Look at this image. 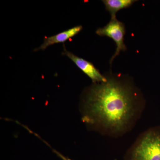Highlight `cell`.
Returning <instances> with one entry per match:
<instances>
[{
    "instance_id": "3957f363",
    "label": "cell",
    "mask_w": 160,
    "mask_h": 160,
    "mask_svg": "<svg viewBox=\"0 0 160 160\" xmlns=\"http://www.w3.org/2000/svg\"><path fill=\"white\" fill-rule=\"evenodd\" d=\"M96 33L98 35L111 38L116 43V50L110 61L111 65L115 58L119 55L120 52L127 49L124 43V36L126 33L125 25L117 18L111 19L106 26L98 29Z\"/></svg>"
},
{
    "instance_id": "52a82bcc",
    "label": "cell",
    "mask_w": 160,
    "mask_h": 160,
    "mask_svg": "<svg viewBox=\"0 0 160 160\" xmlns=\"http://www.w3.org/2000/svg\"><path fill=\"white\" fill-rule=\"evenodd\" d=\"M55 152H56V153L58 155V156H59L60 158H61L63 160H72L71 159H70L68 158H66V157H65L64 156H63L61 154H60V153H59L57 151H54Z\"/></svg>"
},
{
    "instance_id": "6da1fadb",
    "label": "cell",
    "mask_w": 160,
    "mask_h": 160,
    "mask_svg": "<svg viewBox=\"0 0 160 160\" xmlns=\"http://www.w3.org/2000/svg\"><path fill=\"white\" fill-rule=\"evenodd\" d=\"M106 77V82L95 83L88 90L83 121L104 134L117 137L133 128L145 102L141 92L130 80L120 75Z\"/></svg>"
},
{
    "instance_id": "277c9868",
    "label": "cell",
    "mask_w": 160,
    "mask_h": 160,
    "mask_svg": "<svg viewBox=\"0 0 160 160\" xmlns=\"http://www.w3.org/2000/svg\"><path fill=\"white\" fill-rule=\"evenodd\" d=\"M62 54L71 59L84 73L91 79L93 82H105L107 81L106 76L101 74L99 71L90 62L78 57L72 52L68 51L65 48H64Z\"/></svg>"
},
{
    "instance_id": "8992f818",
    "label": "cell",
    "mask_w": 160,
    "mask_h": 160,
    "mask_svg": "<svg viewBox=\"0 0 160 160\" xmlns=\"http://www.w3.org/2000/svg\"><path fill=\"white\" fill-rule=\"evenodd\" d=\"M106 10L110 12L111 19L116 18V13L121 9L128 8L137 2L135 0H104Z\"/></svg>"
},
{
    "instance_id": "7a4b0ae2",
    "label": "cell",
    "mask_w": 160,
    "mask_h": 160,
    "mask_svg": "<svg viewBox=\"0 0 160 160\" xmlns=\"http://www.w3.org/2000/svg\"><path fill=\"white\" fill-rule=\"evenodd\" d=\"M124 160H160V126L140 134L126 152Z\"/></svg>"
},
{
    "instance_id": "5b68a950",
    "label": "cell",
    "mask_w": 160,
    "mask_h": 160,
    "mask_svg": "<svg viewBox=\"0 0 160 160\" xmlns=\"http://www.w3.org/2000/svg\"><path fill=\"white\" fill-rule=\"evenodd\" d=\"M82 29V26H75L55 35L46 38L43 44L39 47L35 49L34 51L45 50L47 47L53 44L64 42L79 33Z\"/></svg>"
}]
</instances>
